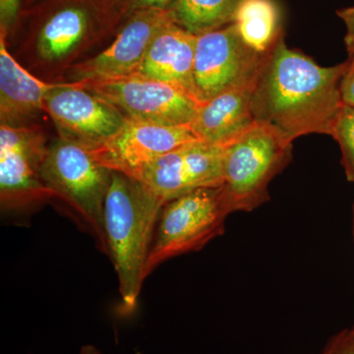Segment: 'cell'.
Segmentation results:
<instances>
[{"label": "cell", "mask_w": 354, "mask_h": 354, "mask_svg": "<svg viewBox=\"0 0 354 354\" xmlns=\"http://www.w3.org/2000/svg\"><path fill=\"white\" fill-rule=\"evenodd\" d=\"M171 20L169 11L160 9L132 14L106 50L72 66L71 82L113 80L138 73L156 35Z\"/></svg>", "instance_id": "7c38bea8"}, {"label": "cell", "mask_w": 354, "mask_h": 354, "mask_svg": "<svg viewBox=\"0 0 354 354\" xmlns=\"http://www.w3.org/2000/svg\"><path fill=\"white\" fill-rule=\"evenodd\" d=\"M321 354H354V325L333 335Z\"/></svg>", "instance_id": "44dd1931"}, {"label": "cell", "mask_w": 354, "mask_h": 354, "mask_svg": "<svg viewBox=\"0 0 354 354\" xmlns=\"http://www.w3.org/2000/svg\"><path fill=\"white\" fill-rule=\"evenodd\" d=\"M79 83L120 109L127 118L158 124L189 127L203 104L171 84L140 74Z\"/></svg>", "instance_id": "ba28073f"}, {"label": "cell", "mask_w": 354, "mask_h": 354, "mask_svg": "<svg viewBox=\"0 0 354 354\" xmlns=\"http://www.w3.org/2000/svg\"><path fill=\"white\" fill-rule=\"evenodd\" d=\"M234 24L253 50L267 55L283 34L281 11L274 0H243Z\"/></svg>", "instance_id": "e0dca14e"}, {"label": "cell", "mask_w": 354, "mask_h": 354, "mask_svg": "<svg viewBox=\"0 0 354 354\" xmlns=\"http://www.w3.org/2000/svg\"><path fill=\"white\" fill-rule=\"evenodd\" d=\"M164 205L137 179L111 172L104 202V234L118 274L121 301L129 311L136 307L147 278V261Z\"/></svg>", "instance_id": "7a4b0ae2"}, {"label": "cell", "mask_w": 354, "mask_h": 354, "mask_svg": "<svg viewBox=\"0 0 354 354\" xmlns=\"http://www.w3.org/2000/svg\"><path fill=\"white\" fill-rule=\"evenodd\" d=\"M196 41L197 36L169 21L156 35L137 74L171 84L201 102L194 79Z\"/></svg>", "instance_id": "4fadbf2b"}, {"label": "cell", "mask_w": 354, "mask_h": 354, "mask_svg": "<svg viewBox=\"0 0 354 354\" xmlns=\"http://www.w3.org/2000/svg\"><path fill=\"white\" fill-rule=\"evenodd\" d=\"M269 53L250 48L234 23L197 36L194 79L200 101H209L230 88L254 85Z\"/></svg>", "instance_id": "52a82bcc"}, {"label": "cell", "mask_w": 354, "mask_h": 354, "mask_svg": "<svg viewBox=\"0 0 354 354\" xmlns=\"http://www.w3.org/2000/svg\"><path fill=\"white\" fill-rule=\"evenodd\" d=\"M94 14L83 3L67 4L51 14L38 32V57L48 64L68 62L91 38Z\"/></svg>", "instance_id": "2e32d148"}, {"label": "cell", "mask_w": 354, "mask_h": 354, "mask_svg": "<svg viewBox=\"0 0 354 354\" xmlns=\"http://www.w3.org/2000/svg\"><path fill=\"white\" fill-rule=\"evenodd\" d=\"M341 95L344 104L354 106V59L348 58V67L342 79Z\"/></svg>", "instance_id": "cb8c5ba5"}, {"label": "cell", "mask_w": 354, "mask_h": 354, "mask_svg": "<svg viewBox=\"0 0 354 354\" xmlns=\"http://www.w3.org/2000/svg\"><path fill=\"white\" fill-rule=\"evenodd\" d=\"M353 241H354V201L353 204ZM354 325V324H353Z\"/></svg>", "instance_id": "484cf974"}, {"label": "cell", "mask_w": 354, "mask_h": 354, "mask_svg": "<svg viewBox=\"0 0 354 354\" xmlns=\"http://www.w3.org/2000/svg\"><path fill=\"white\" fill-rule=\"evenodd\" d=\"M197 140L189 127L127 118L118 132L90 151L100 164L111 171L133 177L165 153Z\"/></svg>", "instance_id": "8fae6325"}, {"label": "cell", "mask_w": 354, "mask_h": 354, "mask_svg": "<svg viewBox=\"0 0 354 354\" xmlns=\"http://www.w3.org/2000/svg\"><path fill=\"white\" fill-rule=\"evenodd\" d=\"M79 354H101V353L97 346H93V344H86L81 348Z\"/></svg>", "instance_id": "d4e9b609"}, {"label": "cell", "mask_w": 354, "mask_h": 354, "mask_svg": "<svg viewBox=\"0 0 354 354\" xmlns=\"http://www.w3.org/2000/svg\"><path fill=\"white\" fill-rule=\"evenodd\" d=\"M0 31V125L29 127L44 111V97L55 83L23 68L7 48V32Z\"/></svg>", "instance_id": "5bb4252c"}, {"label": "cell", "mask_w": 354, "mask_h": 354, "mask_svg": "<svg viewBox=\"0 0 354 354\" xmlns=\"http://www.w3.org/2000/svg\"><path fill=\"white\" fill-rule=\"evenodd\" d=\"M228 215L221 186L200 188L165 203L147 261V277L165 261L201 250L225 234Z\"/></svg>", "instance_id": "5b68a950"}, {"label": "cell", "mask_w": 354, "mask_h": 354, "mask_svg": "<svg viewBox=\"0 0 354 354\" xmlns=\"http://www.w3.org/2000/svg\"><path fill=\"white\" fill-rule=\"evenodd\" d=\"M111 172L87 147L60 137L48 145L41 167V179L53 198L66 204L106 253L104 211Z\"/></svg>", "instance_id": "277c9868"}, {"label": "cell", "mask_w": 354, "mask_h": 354, "mask_svg": "<svg viewBox=\"0 0 354 354\" xmlns=\"http://www.w3.org/2000/svg\"><path fill=\"white\" fill-rule=\"evenodd\" d=\"M60 138L87 147L101 145L122 127L127 116L79 82L55 83L44 97Z\"/></svg>", "instance_id": "30bf717a"}, {"label": "cell", "mask_w": 354, "mask_h": 354, "mask_svg": "<svg viewBox=\"0 0 354 354\" xmlns=\"http://www.w3.org/2000/svg\"><path fill=\"white\" fill-rule=\"evenodd\" d=\"M113 8L130 16L138 11L148 10V9H160L167 10L174 3V0H109Z\"/></svg>", "instance_id": "ffe728a7"}, {"label": "cell", "mask_w": 354, "mask_h": 354, "mask_svg": "<svg viewBox=\"0 0 354 354\" xmlns=\"http://www.w3.org/2000/svg\"><path fill=\"white\" fill-rule=\"evenodd\" d=\"M291 158L292 141L277 128L257 121L225 146L221 189L230 214L252 212L269 201L270 183Z\"/></svg>", "instance_id": "3957f363"}, {"label": "cell", "mask_w": 354, "mask_h": 354, "mask_svg": "<svg viewBox=\"0 0 354 354\" xmlns=\"http://www.w3.org/2000/svg\"><path fill=\"white\" fill-rule=\"evenodd\" d=\"M21 0H0V29L8 32L19 15Z\"/></svg>", "instance_id": "603a6c76"}, {"label": "cell", "mask_w": 354, "mask_h": 354, "mask_svg": "<svg viewBox=\"0 0 354 354\" xmlns=\"http://www.w3.org/2000/svg\"><path fill=\"white\" fill-rule=\"evenodd\" d=\"M337 15L346 26L344 44L348 51V59H354V6L337 9Z\"/></svg>", "instance_id": "7402d4cb"}, {"label": "cell", "mask_w": 354, "mask_h": 354, "mask_svg": "<svg viewBox=\"0 0 354 354\" xmlns=\"http://www.w3.org/2000/svg\"><path fill=\"white\" fill-rule=\"evenodd\" d=\"M243 0H174L167 9L174 23L195 36L232 24Z\"/></svg>", "instance_id": "ac0fdd59"}, {"label": "cell", "mask_w": 354, "mask_h": 354, "mask_svg": "<svg viewBox=\"0 0 354 354\" xmlns=\"http://www.w3.org/2000/svg\"><path fill=\"white\" fill-rule=\"evenodd\" d=\"M346 67L348 60L320 66L301 51L288 48L281 35L254 85V118L292 142L304 135L330 136L344 104L341 83Z\"/></svg>", "instance_id": "6da1fadb"}, {"label": "cell", "mask_w": 354, "mask_h": 354, "mask_svg": "<svg viewBox=\"0 0 354 354\" xmlns=\"http://www.w3.org/2000/svg\"><path fill=\"white\" fill-rule=\"evenodd\" d=\"M223 152L225 147L197 140L147 165L133 178L165 203L200 188L220 187Z\"/></svg>", "instance_id": "9c48e42d"}, {"label": "cell", "mask_w": 354, "mask_h": 354, "mask_svg": "<svg viewBox=\"0 0 354 354\" xmlns=\"http://www.w3.org/2000/svg\"><path fill=\"white\" fill-rule=\"evenodd\" d=\"M330 136L341 149L342 165L346 179L354 183V106L342 104Z\"/></svg>", "instance_id": "d6986e66"}, {"label": "cell", "mask_w": 354, "mask_h": 354, "mask_svg": "<svg viewBox=\"0 0 354 354\" xmlns=\"http://www.w3.org/2000/svg\"><path fill=\"white\" fill-rule=\"evenodd\" d=\"M44 133L34 127H0V202L4 212L35 209L53 198L41 179L48 152Z\"/></svg>", "instance_id": "8992f818"}, {"label": "cell", "mask_w": 354, "mask_h": 354, "mask_svg": "<svg viewBox=\"0 0 354 354\" xmlns=\"http://www.w3.org/2000/svg\"><path fill=\"white\" fill-rule=\"evenodd\" d=\"M254 85L230 88L203 102L189 125L197 138L225 147L248 131L256 123L252 109Z\"/></svg>", "instance_id": "9a60e30c"}]
</instances>
